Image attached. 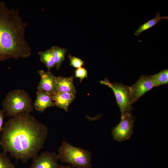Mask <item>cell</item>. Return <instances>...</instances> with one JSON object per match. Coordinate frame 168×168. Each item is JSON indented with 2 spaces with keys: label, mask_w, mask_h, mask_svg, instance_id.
Segmentation results:
<instances>
[{
  "label": "cell",
  "mask_w": 168,
  "mask_h": 168,
  "mask_svg": "<svg viewBox=\"0 0 168 168\" xmlns=\"http://www.w3.org/2000/svg\"><path fill=\"white\" fill-rule=\"evenodd\" d=\"M48 133L47 127L30 113L21 112L3 124L0 146L3 152L25 164L38 155Z\"/></svg>",
  "instance_id": "cell-1"
},
{
  "label": "cell",
  "mask_w": 168,
  "mask_h": 168,
  "mask_svg": "<svg viewBox=\"0 0 168 168\" xmlns=\"http://www.w3.org/2000/svg\"><path fill=\"white\" fill-rule=\"evenodd\" d=\"M27 25L18 9L10 8L3 1L0 2V62L30 55L31 49L25 36Z\"/></svg>",
  "instance_id": "cell-2"
},
{
  "label": "cell",
  "mask_w": 168,
  "mask_h": 168,
  "mask_svg": "<svg viewBox=\"0 0 168 168\" xmlns=\"http://www.w3.org/2000/svg\"><path fill=\"white\" fill-rule=\"evenodd\" d=\"M58 160L62 163L69 164L72 167L91 168V152L80 147L73 146L65 141L58 150Z\"/></svg>",
  "instance_id": "cell-3"
},
{
  "label": "cell",
  "mask_w": 168,
  "mask_h": 168,
  "mask_svg": "<svg viewBox=\"0 0 168 168\" xmlns=\"http://www.w3.org/2000/svg\"><path fill=\"white\" fill-rule=\"evenodd\" d=\"M5 115L11 118L21 112H32L34 107L32 99L25 90L16 89L9 92L2 103Z\"/></svg>",
  "instance_id": "cell-4"
},
{
  "label": "cell",
  "mask_w": 168,
  "mask_h": 168,
  "mask_svg": "<svg viewBox=\"0 0 168 168\" xmlns=\"http://www.w3.org/2000/svg\"><path fill=\"white\" fill-rule=\"evenodd\" d=\"M100 83L108 86L113 90L121 111V117L131 114L133 107L130 86L119 82L111 83L107 78L100 81Z\"/></svg>",
  "instance_id": "cell-5"
},
{
  "label": "cell",
  "mask_w": 168,
  "mask_h": 168,
  "mask_svg": "<svg viewBox=\"0 0 168 168\" xmlns=\"http://www.w3.org/2000/svg\"><path fill=\"white\" fill-rule=\"evenodd\" d=\"M135 120V117L132 114L121 117L120 123L112 129L114 139L119 142L129 139L133 133Z\"/></svg>",
  "instance_id": "cell-6"
},
{
  "label": "cell",
  "mask_w": 168,
  "mask_h": 168,
  "mask_svg": "<svg viewBox=\"0 0 168 168\" xmlns=\"http://www.w3.org/2000/svg\"><path fill=\"white\" fill-rule=\"evenodd\" d=\"M152 76L151 75H142L134 84L130 86L132 104L153 87Z\"/></svg>",
  "instance_id": "cell-7"
},
{
  "label": "cell",
  "mask_w": 168,
  "mask_h": 168,
  "mask_svg": "<svg viewBox=\"0 0 168 168\" xmlns=\"http://www.w3.org/2000/svg\"><path fill=\"white\" fill-rule=\"evenodd\" d=\"M58 160L55 152L44 151L32 158L30 168H60Z\"/></svg>",
  "instance_id": "cell-8"
},
{
  "label": "cell",
  "mask_w": 168,
  "mask_h": 168,
  "mask_svg": "<svg viewBox=\"0 0 168 168\" xmlns=\"http://www.w3.org/2000/svg\"><path fill=\"white\" fill-rule=\"evenodd\" d=\"M40 79L37 87L38 90H42L52 96L57 93L56 89V78L50 72H45L43 70H38Z\"/></svg>",
  "instance_id": "cell-9"
},
{
  "label": "cell",
  "mask_w": 168,
  "mask_h": 168,
  "mask_svg": "<svg viewBox=\"0 0 168 168\" xmlns=\"http://www.w3.org/2000/svg\"><path fill=\"white\" fill-rule=\"evenodd\" d=\"M33 106L37 111L43 113L48 108L55 105L51 96L43 91L38 90Z\"/></svg>",
  "instance_id": "cell-10"
},
{
  "label": "cell",
  "mask_w": 168,
  "mask_h": 168,
  "mask_svg": "<svg viewBox=\"0 0 168 168\" xmlns=\"http://www.w3.org/2000/svg\"><path fill=\"white\" fill-rule=\"evenodd\" d=\"M56 89L57 92H67L75 95L76 91L73 83L72 76L63 77H56Z\"/></svg>",
  "instance_id": "cell-11"
},
{
  "label": "cell",
  "mask_w": 168,
  "mask_h": 168,
  "mask_svg": "<svg viewBox=\"0 0 168 168\" xmlns=\"http://www.w3.org/2000/svg\"><path fill=\"white\" fill-rule=\"evenodd\" d=\"M52 97L55 106L67 112L69 105L75 98V96L67 92H58Z\"/></svg>",
  "instance_id": "cell-12"
},
{
  "label": "cell",
  "mask_w": 168,
  "mask_h": 168,
  "mask_svg": "<svg viewBox=\"0 0 168 168\" xmlns=\"http://www.w3.org/2000/svg\"><path fill=\"white\" fill-rule=\"evenodd\" d=\"M38 54L40 56V61L45 64L48 71L50 72L51 69L55 67L53 47L46 50L39 52Z\"/></svg>",
  "instance_id": "cell-13"
},
{
  "label": "cell",
  "mask_w": 168,
  "mask_h": 168,
  "mask_svg": "<svg viewBox=\"0 0 168 168\" xmlns=\"http://www.w3.org/2000/svg\"><path fill=\"white\" fill-rule=\"evenodd\" d=\"M168 16H161L160 13L157 11V14L155 17L140 26L138 29L134 32V35L137 36H139L143 31L152 28L155 25H157L159 21H161L162 19H167L168 20Z\"/></svg>",
  "instance_id": "cell-14"
},
{
  "label": "cell",
  "mask_w": 168,
  "mask_h": 168,
  "mask_svg": "<svg viewBox=\"0 0 168 168\" xmlns=\"http://www.w3.org/2000/svg\"><path fill=\"white\" fill-rule=\"evenodd\" d=\"M152 81L153 87L167 84L168 69H164L158 73L152 75Z\"/></svg>",
  "instance_id": "cell-15"
},
{
  "label": "cell",
  "mask_w": 168,
  "mask_h": 168,
  "mask_svg": "<svg viewBox=\"0 0 168 168\" xmlns=\"http://www.w3.org/2000/svg\"><path fill=\"white\" fill-rule=\"evenodd\" d=\"M52 47L55 60V67L58 70L64 60L65 55L68 50L66 48L60 47L57 46Z\"/></svg>",
  "instance_id": "cell-16"
},
{
  "label": "cell",
  "mask_w": 168,
  "mask_h": 168,
  "mask_svg": "<svg viewBox=\"0 0 168 168\" xmlns=\"http://www.w3.org/2000/svg\"><path fill=\"white\" fill-rule=\"evenodd\" d=\"M0 168H16L7 153L0 152Z\"/></svg>",
  "instance_id": "cell-17"
},
{
  "label": "cell",
  "mask_w": 168,
  "mask_h": 168,
  "mask_svg": "<svg viewBox=\"0 0 168 168\" xmlns=\"http://www.w3.org/2000/svg\"><path fill=\"white\" fill-rule=\"evenodd\" d=\"M70 59V65L73 67L78 68L84 64V62L80 58L73 56L69 54L68 56Z\"/></svg>",
  "instance_id": "cell-18"
},
{
  "label": "cell",
  "mask_w": 168,
  "mask_h": 168,
  "mask_svg": "<svg viewBox=\"0 0 168 168\" xmlns=\"http://www.w3.org/2000/svg\"><path fill=\"white\" fill-rule=\"evenodd\" d=\"M75 77L80 79V82H82V79L87 76V72L86 70L84 68L80 67L76 69L75 72Z\"/></svg>",
  "instance_id": "cell-19"
},
{
  "label": "cell",
  "mask_w": 168,
  "mask_h": 168,
  "mask_svg": "<svg viewBox=\"0 0 168 168\" xmlns=\"http://www.w3.org/2000/svg\"><path fill=\"white\" fill-rule=\"evenodd\" d=\"M5 115V113L4 110H3L0 109V137L1 136V133L2 130Z\"/></svg>",
  "instance_id": "cell-20"
},
{
  "label": "cell",
  "mask_w": 168,
  "mask_h": 168,
  "mask_svg": "<svg viewBox=\"0 0 168 168\" xmlns=\"http://www.w3.org/2000/svg\"><path fill=\"white\" fill-rule=\"evenodd\" d=\"M60 168H72V167L70 165L65 166H63L60 165Z\"/></svg>",
  "instance_id": "cell-21"
}]
</instances>
